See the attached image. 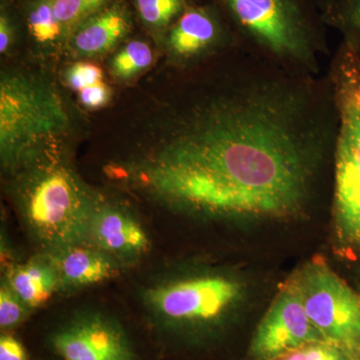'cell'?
<instances>
[{
	"instance_id": "obj_1",
	"label": "cell",
	"mask_w": 360,
	"mask_h": 360,
	"mask_svg": "<svg viewBox=\"0 0 360 360\" xmlns=\"http://www.w3.org/2000/svg\"><path fill=\"white\" fill-rule=\"evenodd\" d=\"M177 75L99 163L161 239L174 224L293 219L333 179L338 111L328 73L241 49Z\"/></svg>"
},
{
	"instance_id": "obj_2",
	"label": "cell",
	"mask_w": 360,
	"mask_h": 360,
	"mask_svg": "<svg viewBox=\"0 0 360 360\" xmlns=\"http://www.w3.org/2000/svg\"><path fill=\"white\" fill-rule=\"evenodd\" d=\"M162 360H240L233 352L243 284L231 269L170 251L116 281Z\"/></svg>"
},
{
	"instance_id": "obj_3",
	"label": "cell",
	"mask_w": 360,
	"mask_h": 360,
	"mask_svg": "<svg viewBox=\"0 0 360 360\" xmlns=\"http://www.w3.org/2000/svg\"><path fill=\"white\" fill-rule=\"evenodd\" d=\"M115 283L63 298L33 315L18 330L32 359L162 360Z\"/></svg>"
},
{
	"instance_id": "obj_4",
	"label": "cell",
	"mask_w": 360,
	"mask_h": 360,
	"mask_svg": "<svg viewBox=\"0 0 360 360\" xmlns=\"http://www.w3.org/2000/svg\"><path fill=\"white\" fill-rule=\"evenodd\" d=\"M1 182L30 253L84 243L98 187L80 174L72 148L45 153L2 174Z\"/></svg>"
},
{
	"instance_id": "obj_5",
	"label": "cell",
	"mask_w": 360,
	"mask_h": 360,
	"mask_svg": "<svg viewBox=\"0 0 360 360\" xmlns=\"http://www.w3.org/2000/svg\"><path fill=\"white\" fill-rule=\"evenodd\" d=\"M239 49L302 75H321L330 54L326 25L314 0H212Z\"/></svg>"
},
{
	"instance_id": "obj_6",
	"label": "cell",
	"mask_w": 360,
	"mask_h": 360,
	"mask_svg": "<svg viewBox=\"0 0 360 360\" xmlns=\"http://www.w3.org/2000/svg\"><path fill=\"white\" fill-rule=\"evenodd\" d=\"M75 131L73 113L51 77L26 68L1 71V175L51 151L73 149Z\"/></svg>"
},
{
	"instance_id": "obj_7",
	"label": "cell",
	"mask_w": 360,
	"mask_h": 360,
	"mask_svg": "<svg viewBox=\"0 0 360 360\" xmlns=\"http://www.w3.org/2000/svg\"><path fill=\"white\" fill-rule=\"evenodd\" d=\"M338 111L331 196L340 250L360 262V52L341 40L328 68Z\"/></svg>"
},
{
	"instance_id": "obj_8",
	"label": "cell",
	"mask_w": 360,
	"mask_h": 360,
	"mask_svg": "<svg viewBox=\"0 0 360 360\" xmlns=\"http://www.w3.org/2000/svg\"><path fill=\"white\" fill-rule=\"evenodd\" d=\"M97 187L84 243L103 251L125 274L146 266L167 252L155 225L141 206L124 194Z\"/></svg>"
},
{
	"instance_id": "obj_9",
	"label": "cell",
	"mask_w": 360,
	"mask_h": 360,
	"mask_svg": "<svg viewBox=\"0 0 360 360\" xmlns=\"http://www.w3.org/2000/svg\"><path fill=\"white\" fill-rule=\"evenodd\" d=\"M305 312L323 340L350 350L360 341V293L319 258L292 277Z\"/></svg>"
},
{
	"instance_id": "obj_10",
	"label": "cell",
	"mask_w": 360,
	"mask_h": 360,
	"mask_svg": "<svg viewBox=\"0 0 360 360\" xmlns=\"http://www.w3.org/2000/svg\"><path fill=\"white\" fill-rule=\"evenodd\" d=\"M238 47L229 23L212 0L193 2L165 34L168 63L177 71L200 68Z\"/></svg>"
},
{
	"instance_id": "obj_11",
	"label": "cell",
	"mask_w": 360,
	"mask_h": 360,
	"mask_svg": "<svg viewBox=\"0 0 360 360\" xmlns=\"http://www.w3.org/2000/svg\"><path fill=\"white\" fill-rule=\"evenodd\" d=\"M317 341L326 340L309 321L291 278L255 326L243 360H276Z\"/></svg>"
},
{
	"instance_id": "obj_12",
	"label": "cell",
	"mask_w": 360,
	"mask_h": 360,
	"mask_svg": "<svg viewBox=\"0 0 360 360\" xmlns=\"http://www.w3.org/2000/svg\"><path fill=\"white\" fill-rule=\"evenodd\" d=\"M47 255L58 271L61 300L115 283L125 274L115 260L86 243L66 246Z\"/></svg>"
},
{
	"instance_id": "obj_13",
	"label": "cell",
	"mask_w": 360,
	"mask_h": 360,
	"mask_svg": "<svg viewBox=\"0 0 360 360\" xmlns=\"http://www.w3.org/2000/svg\"><path fill=\"white\" fill-rule=\"evenodd\" d=\"M33 314L61 300L58 271L47 253H32L25 262L0 271Z\"/></svg>"
},
{
	"instance_id": "obj_14",
	"label": "cell",
	"mask_w": 360,
	"mask_h": 360,
	"mask_svg": "<svg viewBox=\"0 0 360 360\" xmlns=\"http://www.w3.org/2000/svg\"><path fill=\"white\" fill-rule=\"evenodd\" d=\"M131 28L129 11L120 2L106 6L82 23L68 39V49L75 58L103 56L127 37Z\"/></svg>"
},
{
	"instance_id": "obj_15",
	"label": "cell",
	"mask_w": 360,
	"mask_h": 360,
	"mask_svg": "<svg viewBox=\"0 0 360 360\" xmlns=\"http://www.w3.org/2000/svg\"><path fill=\"white\" fill-rule=\"evenodd\" d=\"M26 25L37 53L53 56L68 46V37L56 16L53 0H30Z\"/></svg>"
},
{
	"instance_id": "obj_16",
	"label": "cell",
	"mask_w": 360,
	"mask_h": 360,
	"mask_svg": "<svg viewBox=\"0 0 360 360\" xmlns=\"http://www.w3.org/2000/svg\"><path fill=\"white\" fill-rule=\"evenodd\" d=\"M321 13L326 27L338 30L341 40L360 52V0H330Z\"/></svg>"
},
{
	"instance_id": "obj_17",
	"label": "cell",
	"mask_w": 360,
	"mask_h": 360,
	"mask_svg": "<svg viewBox=\"0 0 360 360\" xmlns=\"http://www.w3.org/2000/svg\"><path fill=\"white\" fill-rule=\"evenodd\" d=\"M153 52L142 40H131L118 49L110 61V72L116 79H134L153 65Z\"/></svg>"
},
{
	"instance_id": "obj_18",
	"label": "cell",
	"mask_w": 360,
	"mask_h": 360,
	"mask_svg": "<svg viewBox=\"0 0 360 360\" xmlns=\"http://www.w3.org/2000/svg\"><path fill=\"white\" fill-rule=\"evenodd\" d=\"M198 0H134L137 13L148 28L167 32L184 11Z\"/></svg>"
},
{
	"instance_id": "obj_19",
	"label": "cell",
	"mask_w": 360,
	"mask_h": 360,
	"mask_svg": "<svg viewBox=\"0 0 360 360\" xmlns=\"http://www.w3.org/2000/svg\"><path fill=\"white\" fill-rule=\"evenodd\" d=\"M53 4L56 16L65 28L68 41L71 33L108 6V0H53Z\"/></svg>"
},
{
	"instance_id": "obj_20",
	"label": "cell",
	"mask_w": 360,
	"mask_h": 360,
	"mask_svg": "<svg viewBox=\"0 0 360 360\" xmlns=\"http://www.w3.org/2000/svg\"><path fill=\"white\" fill-rule=\"evenodd\" d=\"M33 315L20 296L0 279V331L20 330Z\"/></svg>"
},
{
	"instance_id": "obj_21",
	"label": "cell",
	"mask_w": 360,
	"mask_h": 360,
	"mask_svg": "<svg viewBox=\"0 0 360 360\" xmlns=\"http://www.w3.org/2000/svg\"><path fill=\"white\" fill-rule=\"evenodd\" d=\"M276 360H352L345 348L326 341L309 343Z\"/></svg>"
},
{
	"instance_id": "obj_22",
	"label": "cell",
	"mask_w": 360,
	"mask_h": 360,
	"mask_svg": "<svg viewBox=\"0 0 360 360\" xmlns=\"http://www.w3.org/2000/svg\"><path fill=\"white\" fill-rule=\"evenodd\" d=\"M32 255L27 248H22L14 241L6 215L2 213L0 225V271L25 262Z\"/></svg>"
},
{
	"instance_id": "obj_23",
	"label": "cell",
	"mask_w": 360,
	"mask_h": 360,
	"mask_svg": "<svg viewBox=\"0 0 360 360\" xmlns=\"http://www.w3.org/2000/svg\"><path fill=\"white\" fill-rule=\"evenodd\" d=\"M63 80L70 89L78 92L85 87L103 82V71L94 63L79 61L66 68Z\"/></svg>"
},
{
	"instance_id": "obj_24",
	"label": "cell",
	"mask_w": 360,
	"mask_h": 360,
	"mask_svg": "<svg viewBox=\"0 0 360 360\" xmlns=\"http://www.w3.org/2000/svg\"><path fill=\"white\" fill-rule=\"evenodd\" d=\"M0 360H33L18 331H0Z\"/></svg>"
},
{
	"instance_id": "obj_25",
	"label": "cell",
	"mask_w": 360,
	"mask_h": 360,
	"mask_svg": "<svg viewBox=\"0 0 360 360\" xmlns=\"http://www.w3.org/2000/svg\"><path fill=\"white\" fill-rule=\"evenodd\" d=\"M111 96L112 94H111L110 87L104 82V80L78 91L80 103L89 110H98L103 108L110 103Z\"/></svg>"
},
{
	"instance_id": "obj_26",
	"label": "cell",
	"mask_w": 360,
	"mask_h": 360,
	"mask_svg": "<svg viewBox=\"0 0 360 360\" xmlns=\"http://www.w3.org/2000/svg\"><path fill=\"white\" fill-rule=\"evenodd\" d=\"M15 39V30L13 20L6 11L2 9L0 14V53L4 56L11 51Z\"/></svg>"
},
{
	"instance_id": "obj_27",
	"label": "cell",
	"mask_w": 360,
	"mask_h": 360,
	"mask_svg": "<svg viewBox=\"0 0 360 360\" xmlns=\"http://www.w3.org/2000/svg\"><path fill=\"white\" fill-rule=\"evenodd\" d=\"M348 352H349L350 355H352V360H360V341L354 347L348 350Z\"/></svg>"
},
{
	"instance_id": "obj_28",
	"label": "cell",
	"mask_w": 360,
	"mask_h": 360,
	"mask_svg": "<svg viewBox=\"0 0 360 360\" xmlns=\"http://www.w3.org/2000/svg\"><path fill=\"white\" fill-rule=\"evenodd\" d=\"M314 1L315 2V4H316V6L319 7V11H321V9L323 8L329 1H330V0H314Z\"/></svg>"
}]
</instances>
